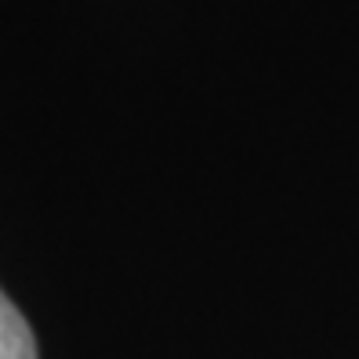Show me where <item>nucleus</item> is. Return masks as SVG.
Returning a JSON list of instances; mask_svg holds the SVG:
<instances>
[{"mask_svg": "<svg viewBox=\"0 0 359 359\" xmlns=\"http://www.w3.org/2000/svg\"><path fill=\"white\" fill-rule=\"evenodd\" d=\"M0 359H36L33 330L4 290H0Z\"/></svg>", "mask_w": 359, "mask_h": 359, "instance_id": "nucleus-1", "label": "nucleus"}]
</instances>
